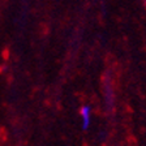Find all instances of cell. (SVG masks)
Here are the masks:
<instances>
[{
	"label": "cell",
	"instance_id": "2",
	"mask_svg": "<svg viewBox=\"0 0 146 146\" xmlns=\"http://www.w3.org/2000/svg\"><path fill=\"white\" fill-rule=\"evenodd\" d=\"M145 5H146V0H145Z\"/></svg>",
	"mask_w": 146,
	"mask_h": 146
},
{
	"label": "cell",
	"instance_id": "1",
	"mask_svg": "<svg viewBox=\"0 0 146 146\" xmlns=\"http://www.w3.org/2000/svg\"><path fill=\"white\" fill-rule=\"evenodd\" d=\"M81 115H82V119H84V129H88L89 127V123H90V108L88 106H84L81 108Z\"/></svg>",
	"mask_w": 146,
	"mask_h": 146
}]
</instances>
